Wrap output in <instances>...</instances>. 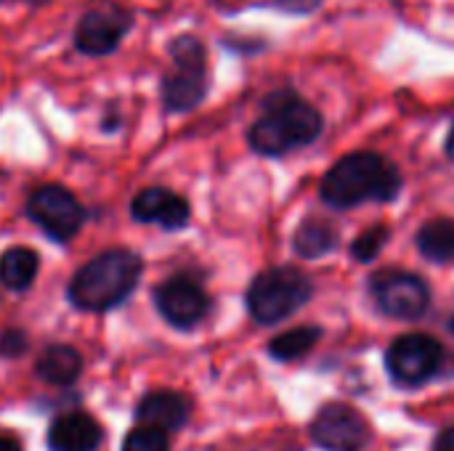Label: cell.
Returning a JSON list of instances; mask_svg holds the SVG:
<instances>
[{
	"label": "cell",
	"mask_w": 454,
	"mask_h": 451,
	"mask_svg": "<svg viewBox=\"0 0 454 451\" xmlns=\"http://www.w3.org/2000/svg\"><path fill=\"white\" fill-rule=\"evenodd\" d=\"M325 120L317 106L301 98L295 90L282 88L266 96L263 114L250 125L247 141L253 152L266 157H282L319 138Z\"/></svg>",
	"instance_id": "1"
},
{
	"label": "cell",
	"mask_w": 454,
	"mask_h": 451,
	"mask_svg": "<svg viewBox=\"0 0 454 451\" xmlns=\"http://www.w3.org/2000/svg\"><path fill=\"white\" fill-rule=\"evenodd\" d=\"M402 189L399 170L378 152H351L340 157L322 178L319 194L330 207H354L362 202H391Z\"/></svg>",
	"instance_id": "2"
},
{
	"label": "cell",
	"mask_w": 454,
	"mask_h": 451,
	"mask_svg": "<svg viewBox=\"0 0 454 451\" xmlns=\"http://www.w3.org/2000/svg\"><path fill=\"white\" fill-rule=\"evenodd\" d=\"M141 279V258L130 250H106L88 260L69 282V300L80 311L117 308Z\"/></svg>",
	"instance_id": "3"
},
{
	"label": "cell",
	"mask_w": 454,
	"mask_h": 451,
	"mask_svg": "<svg viewBox=\"0 0 454 451\" xmlns=\"http://www.w3.org/2000/svg\"><path fill=\"white\" fill-rule=\"evenodd\" d=\"M170 69L162 77V104L168 112H189L207 96V51L197 35H178L168 45Z\"/></svg>",
	"instance_id": "4"
},
{
	"label": "cell",
	"mask_w": 454,
	"mask_h": 451,
	"mask_svg": "<svg viewBox=\"0 0 454 451\" xmlns=\"http://www.w3.org/2000/svg\"><path fill=\"white\" fill-rule=\"evenodd\" d=\"M311 279L290 266L258 274L247 290V311L258 324H277L303 308L311 298Z\"/></svg>",
	"instance_id": "5"
},
{
	"label": "cell",
	"mask_w": 454,
	"mask_h": 451,
	"mask_svg": "<svg viewBox=\"0 0 454 451\" xmlns=\"http://www.w3.org/2000/svg\"><path fill=\"white\" fill-rule=\"evenodd\" d=\"M27 215L35 226H40L53 242H69L85 223V210L77 202V197L56 183L40 186L29 202Z\"/></svg>",
	"instance_id": "6"
},
{
	"label": "cell",
	"mask_w": 454,
	"mask_h": 451,
	"mask_svg": "<svg viewBox=\"0 0 454 451\" xmlns=\"http://www.w3.org/2000/svg\"><path fill=\"white\" fill-rule=\"evenodd\" d=\"M133 27V11L117 3H104L85 11L74 27V48L85 56H109Z\"/></svg>",
	"instance_id": "7"
},
{
	"label": "cell",
	"mask_w": 454,
	"mask_h": 451,
	"mask_svg": "<svg viewBox=\"0 0 454 451\" xmlns=\"http://www.w3.org/2000/svg\"><path fill=\"white\" fill-rule=\"evenodd\" d=\"M372 298L378 303V308L394 319H418L426 314L428 303H431V292L428 284L410 271H378L370 282Z\"/></svg>",
	"instance_id": "8"
},
{
	"label": "cell",
	"mask_w": 454,
	"mask_h": 451,
	"mask_svg": "<svg viewBox=\"0 0 454 451\" xmlns=\"http://www.w3.org/2000/svg\"><path fill=\"white\" fill-rule=\"evenodd\" d=\"M444 351L428 335H402L386 354L391 377L402 385H423L442 369Z\"/></svg>",
	"instance_id": "9"
},
{
	"label": "cell",
	"mask_w": 454,
	"mask_h": 451,
	"mask_svg": "<svg viewBox=\"0 0 454 451\" xmlns=\"http://www.w3.org/2000/svg\"><path fill=\"white\" fill-rule=\"evenodd\" d=\"M311 436L325 451H362L370 441V425L356 409L327 404L314 417Z\"/></svg>",
	"instance_id": "10"
},
{
	"label": "cell",
	"mask_w": 454,
	"mask_h": 451,
	"mask_svg": "<svg viewBox=\"0 0 454 451\" xmlns=\"http://www.w3.org/2000/svg\"><path fill=\"white\" fill-rule=\"evenodd\" d=\"M154 303H157V311L162 314V319L178 330L194 327L197 322H202V316L210 308L205 290L186 276L165 279L154 290Z\"/></svg>",
	"instance_id": "11"
},
{
	"label": "cell",
	"mask_w": 454,
	"mask_h": 451,
	"mask_svg": "<svg viewBox=\"0 0 454 451\" xmlns=\"http://www.w3.org/2000/svg\"><path fill=\"white\" fill-rule=\"evenodd\" d=\"M130 213L141 223H157L170 231L184 229L192 215L189 202L184 197H178L176 191L160 189V186H152V189H144L141 194H136V199L130 202Z\"/></svg>",
	"instance_id": "12"
},
{
	"label": "cell",
	"mask_w": 454,
	"mask_h": 451,
	"mask_svg": "<svg viewBox=\"0 0 454 451\" xmlns=\"http://www.w3.org/2000/svg\"><path fill=\"white\" fill-rule=\"evenodd\" d=\"M136 420L146 428L162 431V433H176L186 425L189 420V404L181 393L173 391H154L144 396L136 407Z\"/></svg>",
	"instance_id": "13"
},
{
	"label": "cell",
	"mask_w": 454,
	"mask_h": 451,
	"mask_svg": "<svg viewBox=\"0 0 454 451\" xmlns=\"http://www.w3.org/2000/svg\"><path fill=\"white\" fill-rule=\"evenodd\" d=\"M101 428L90 415L72 412L53 420L48 431L51 451H96L101 444Z\"/></svg>",
	"instance_id": "14"
},
{
	"label": "cell",
	"mask_w": 454,
	"mask_h": 451,
	"mask_svg": "<svg viewBox=\"0 0 454 451\" xmlns=\"http://www.w3.org/2000/svg\"><path fill=\"white\" fill-rule=\"evenodd\" d=\"M82 359L69 346H51L37 359V375L51 385H69L80 377Z\"/></svg>",
	"instance_id": "15"
},
{
	"label": "cell",
	"mask_w": 454,
	"mask_h": 451,
	"mask_svg": "<svg viewBox=\"0 0 454 451\" xmlns=\"http://www.w3.org/2000/svg\"><path fill=\"white\" fill-rule=\"evenodd\" d=\"M295 253L301 258L317 260L327 253H333L338 247V231L330 221L322 218H309L298 231H295V242H293Z\"/></svg>",
	"instance_id": "16"
},
{
	"label": "cell",
	"mask_w": 454,
	"mask_h": 451,
	"mask_svg": "<svg viewBox=\"0 0 454 451\" xmlns=\"http://www.w3.org/2000/svg\"><path fill=\"white\" fill-rule=\"evenodd\" d=\"M37 266L40 258L35 250L29 247H11L0 255V282L8 290H27L32 284V279L37 276Z\"/></svg>",
	"instance_id": "17"
},
{
	"label": "cell",
	"mask_w": 454,
	"mask_h": 451,
	"mask_svg": "<svg viewBox=\"0 0 454 451\" xmlns=\"http://www.w3.org/2000/svg\"><path fill=\"white\" fill-rule=\"evenodd\" d=\"M418 247L420 253L434 263H447L454 258V221L436 218L428 221L418 231Z\"/></svg>",
	"instance_id": "18"
},
{
	"label": "cell",
	"mask_w": 454,
	"mask_h": 451,
	"mask_svg": "<svg viewBox=\"0 0 454 451\" xmlns=\"http://www.w3.org/2000/svg\"><path fill=\"white\" fill-rule=\"evenodd\" d=\"M322 338V330L319 327H298V330H290V332H282L271 340L269 346V354L277 359V362H295L301 356H306L317 340Z\"/></svg>",
	"instance_id": "19"
},
{
	"label": "cell",
	"mask_w": 454,
	"mask_h": 451,
	"mask_svg": "<svg viewBox=\"0 0 454 451\" xmlns=\"http://www.w3.org/2000/svg\"><path fill=\"white\" fill-rule=\"evenodd\" d=\"M386 242H388V226H372V229H367L354 242L351 253H354V258L359 263H370V260H375L380 255V250L386 247Z\"/></svg>",
	"instance_id": "20"
},
{
	"label": "cell",
	"mask_w": 454,
	"mask_h": 451,
	"mask_svg": "<svg viewBox=\"0 0 454 451\" xmlns=\"http://www.w3.org/2000/svg\"><path fill=\"white\" fill-rule=\"evenodd\" d=\"M122 451H170V447H168V433L141 425V428H136V431H130L125 436Z\"/></svg>",
	"instance_id": "21"
},
{
	"label": "cell",
	"mask_w": 454,
	"mask_h": 451,
	"mask_svg": "<svg viewBox=\"0 0 454 451\" xmlns=\"http://www.w3.org/2000/svg\"><path fill=\"white\" fill-rule=\"evenodd\" d=\"M27 348V335L21 330H8L0 335V356L16 359L19 354H24Z\"/></svg>",
	"instance_id": "22"
},
{
	"label": "cell",
	"mask_w": 454,
	"mask_h": 451,
	"mask_svg": "<svg viewBox=\"0 0 454 451\" xmlns=\"http://www.w3.org/2000/svg\"><path fill=\"white\" fill-rule=\"evenodd\" d=\"M279 11L285 13H293V16H309L314 13L325 0H271Z\"/></svg>",
	"instance_id": "23"
},
{
	"label": "cell",
	"mask_w": 454,
	"mask_h": 451,
	"mask_svg": "<svg viewBox=\"0 0 454 451\" xmlns=\"http://www.w3.org/2000/svg\"><path fill=\"white\" fill-rule=\"evenodd\" d=\"M434 451H454V425L452 428H447V431L436 439Z\"/></svg>",
	"instance_id": "24"
},
{
	"label": "cell",
	"mask_w": 454,
	"mask_h": 451,
	"mask_svg": "<svg viewBox=\"0 0 454 451\" xmlns=\"http://www.w3.org/2000/svg\"><path fill=\"white\" fill-rule=\"evenodd\" d=\"M0 451H21V444L11 436H0Z\"/></svg>",
	"instance_id": "25"
},
{
	"label": "cell",
	"mask_w": 454,
	"mask_h": 451,
	"mask_svg": "<svg viewBox=\"0 0 454 451\" xmlns=\"http://www.w3.org/2000/svg\"><path fill=\"white\" fill-rule=\"evenodd\" d=\"M444 149H447V157L454 162V122L452 128H450V136H447V144H444Z\"/></svg>",
	"instance_id": "26"
}]
</instances>
